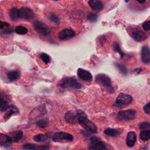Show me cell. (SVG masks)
Here are the masks:
<instances>
[{
    "label": "cell",
    "instance_id": "44dd1931",
    "mask_svg": "<svg viewBox=\"0 0 150 150\" xmlns=\"http://www.w3.org/2000/svg\"><path fill=\"white\" fill-rule=\"evenodd\" d=\"M7 77L10 81H13L20 77V71L18 70L9 71L7 73Z\"/></svg>",
    "mask_w": 150,
    "mask_h": 150
},
{
    "label": "cell",
    "instance_id": "5b68a950",
    "mask_svg": "<svg viewBox=\"0 0 150 150\" xmlns=\"http://www.w3.org/2000/svg\"><path fill=\"white\" fill-rule=\"evenodd\" d=\"M79 124H80L83 128L88 132H91L92 133L97 132V128L96 125L87 118V115L81 117L79 118Z\"/></svg>",
    "mask_w": 150,
    "mask_h": 150
},
{
    "label": "cell",
    "instance_id": "b9f144b4",
    "mask_svg": "<svg viewBox=\"0 0 150 150\" xmlns=\"http://www.w3.org/2000/svg\"><path fill=\"white\" fill-rule=\"evenodd\" d=\"M53 1H59V0H53Z\"/></svg>",
    "mask_w": 150,
    "mask_h": 150
},
{
    "label": "cell",
    "instance_id": "4fadbf2b",
    "mask_svg": "<svg viewBox=\"0 0 150 150\" xmlns=\"http://www.w3.org/2000/svg\"><path fill=\"white\" fill-rule=\"evenodd\" d=\"M33 26L34 28L38 31L40 33L46 35L50 33L49 29L43 23L39 22V21H36L33 23Z\"/></svg>",
    "mask_w": 150,
    "mask_h": 150
},
{
    "label": "cell",
    "instance_id": "52a82bcc",
    "mask_svg": "<svg viewBox=\"0 0 150 150\" xmlns=\"http://www.w3.org/2000/svg\"><path fill=\"white\" fill-rule=\"evenodd\" d=\"M73 139V137L72 135L64 132H56L52 137V140L54 142H70Z\"/></svg>",
    "mask_w": 150,
    "mask_h": 150
},
{
    "label": "cell",
    "instance_id": "ba28073f",
    "mask_svg": "<svg viewBox=\"0 0 150 150\" xmlns=\"http://www.w3.org/2000/svg\"><path fill=\"white\" fill-rule=\"evenodd\" d=\"M132 101V98L130 95L120 93L117 97L114 105L120 107L130 104Z\"/></svg>",
    "mask_w": 150,
    "mask_h": 150
},
{
    "label": "cell",
    "instance_id": "7a4b0ae2",
    "mask_svg": "<svg viewBox=\"0 0 150 150\" xmlns=\"http://www.w3.org/2000/svg\"><path fill=\"white\" fill-rule=\"evenodd\" d=\"M84 115H86V114L82 110H70L66 113L64 118L67 122L76 124L79 123V118Z\"/></svg>",
    "mask_w": 150,
    "mask_h": 150
},
{
    "label": "cell",
    "instance_id": "6da1fadb",
    "mask_svg": "<svg viewBox=\"0 0 150 150\" xmlns=\"http://www.w3.org/2000/svg\"><path fill=\"white\" fill-rule=\"evenodd\" d=\"M88 148L91 150H112L110 145L97 137H91L88 144Z\"/></svg>",
    "mask_w": 150,
    "mask_h": 150
},
{
    "label": "cell",
    "instance_id": "7c38bea8",
    "mask_svg": "<svg viewBox=\"0 0 150 150\" xmlns=\"http://www.w3.org/2000/svg\"><path fill=\"white\" fill-rule=\"evenodd\" d=\"M77 76L80 79L85 81H91L92 80L93 77L91 74L84 69L79 68L77 71Z\"/></svg>",
    "mask_w": 150,
    "mask_h": 150
},
{
    "label": "cell",
    "instance_id": "4316f807",
    "mask_svg": "<svg viewBox=\"0 0 150 150\" xmlns=\"http://www.w3.org/2000/svg\"><path fill=\"white\" fill-rule=\"evenodd\" d=\"M114 66L120 71V72L122 74H127V73H128L127 69H126L125 66L124 64H122L121 63H115Z\"/></svg>",
    "mask_w": 150,
    "mask_h": 150
},
{
    "label": "cell",
    "instance_id": "f1b7e54d",
    "mask_svg": "<svg viewBox=\"0 0 150 150\" xmlns=\"http://www.w3.org/2000/svg\"><path fill=\"white\" fill-rule=\"evenodd\" d=\"M9 107L8 103L3 98H0V111H5Z\"/></svg>",
    "mask_w": 150,
    "mask_h": 150
},
{
    "label": "cell",
    "instance_id": "5bb4252c",
    "mask_svg": "<svg viewBox=\"0 0 150 150\" xmlns=\"http://www.w3.org/2000/svg\"><path fill=\"white\" fill-rule=\"evenodd\" d=\"M141 60L145 64L150 63V49L146 46H144L141 49Z\"/></svg>",
    "mask_w": 150,
    "mask_h": 150
},
{
    "label": "cell",
    "instance_id": "83f0119b",
    "mask_svg": "<svg viewBox=\"0 0 150 150\" xmlns=\"http://www.w3.org/2000/svg\"><path fill=\"white\" fill-rule=\"evenodd\" d=\"M15 32L19 35H25L28 32V29L26 28L23 26L19 25V26H17L15 28Z\"/></svg>",
    "mask_w": 150,
    "mask_h": 150
},
{
    "label": "cell",
    "instance_id": "d4e9b609",
    "mask_svg": "<svg viewBox=\"0 0 150 150\" xmlns=\"http://www.w3.org/2000/svg\"><path fill=\"white\" fill-rule=\"evenodd\" d=\"M112 49H113V50L115 52H117L119 53V54L120 55V57L121 59H122L124 56H125V54L121 50L120 47V45L118 42H114L112 43Z\"/></svg>",
    "mask_w": 150,
    "mask_h": 150
},
{
    "label": "cell",
    "instance_id": "1f68e13d",
    "mask_svg": "<svg viewBox=\"0 0 150 150\" xmlns=\"http://www.w3.org/2000/svg\"><path fill=\"white\" fill-rule=\"evenodd\" d=\"M40 57L42 59V60L45 63H46V64H47V63H49L50 62V56L47 54H46L45 53H41L40 55Z\"/></svg>",
    "mask_w": 150,
    "mask_h": 150
},
{
    "label": "cell",
    "instance_id": "74e56055",
    "mask_svg": "<svg viewBox=\"0 0 150 150\" xmlns=\"http://www.w3.org/2000/svg\"><path fill=\"white\" fill-rule=\"evenodd\" d=\"M138 2H139V3H140V4H144V3H145V1H146V0H136Z\"/></svg>",
    "mask_w": 150,
    "mask_h": 150
},
{
    "label": "cell",
    "instance_id": "f546056e",
    "mask_svg": "<svg viewBox=\"0 0 150 150\" xmlns=\"http://www.w3.org/2000/svg\"><path fill=\"white\" fill-rule=\"evenodd\" d=\"M49 120L47 119H42L36 122V125L40 128H45L49 125Z\"/></svg>",
    "mask_w": 150,
    "mask_h": 150
},
{
    "label": "cell",
    "instance_id": "277c9868",
    "mask_svg": "<svg viewBox=\"0 0 150 150\" xmlns=\"http://www.w3.org/2000/svg\"><path fill=\"white\" fill-rule=\"evenodd\" d=\"M59 86L63 88H70L74 89H79L81 88V84L79 83L77 80L72 77H64L61 80Z\"/></svg>",
    "mask_w": 150,
    "mask_h": 150
},
{
    "label": "cell",
    "instance_id": "8992f818",
    "mask_svg": "<svg viewBox=\"0 0 150 150\" xmlns=\"http://www.w3.org/2000/svg\"><path fill=\"white\" fill-rule=\"evenodd\" d=\"M136 115V111L133 109L122 110L118 112L117 118L119 121L132 120H134Z\"/></svg>",
    "mask_w": 150,
    "mask_h": 150
},
{
    "label": "cell",
    "instance_id": "8d00e7d4",
    "mask_svg": "<svg viewBox=\"0 0 150 150\" xmlns=\"http://www.w3.org/2000/svg\"><path fill=\"white\" fill-rule=\"evenodd\" d=\"M9 26V23H8L6 22H4L2 21H0V29H2L5 26Z\"/></svg>",
    "mask_w": 150,
    "mask_h": 150
},
{
    "label": "cell",
    "instance_id": "d6a6232c",
    "mask_svg": "<svg viewBox=\"0 0 150 150\" xmlns=\"http://www.w3.org/2000/svg\"><path fill=\"white\" fill-rule=\"evenodd\" d=\"M142 28L145 30H150V21H146L142 23Z\"/></svg>",
    "mask_w": 150,
    "mask_h": 150
},
{
    "label": "cell",
    "instance_id": "3957f363",
    "mask_svg": "<svg viewBox=\"0 0 150 150\" xmlns=\"http://www.w3.org/2000/svg\"><path fill=\"white\" fill-rule=\"evenodd\" d=\"M96 81L105 87V90L110 93L114 92L113 87L111 84L110 78L106 74H98L96 76Z\"/></svg>",
    "mask_w": 150,
    "mask_h": 150
},
{
    "label": "cell",
    "instance_id": "484cf974",
    "mask_svg": "<svg viewBox=\"0 0 150 150\" xmlns=\"http://www.w3.org/2000/svg\"><path fill=\"white\" fill-rule=\"evenodd\" d=\"M139 138L143 141H146L150 139V130L142 131L140 133Z\"/></svg>",
    "mask_w": 150,
    "mask_h": 150
},
{
    "label": "cell",
    "instance_id": "9c48e42d",
    "mask_svg": "<svg viewBox=\"0 0 150 150\" xmlns=\"http://www.w3.org/2000/svg\"><path fill=\"white\" fill-rule=\"evenodd\" d=\"M130 36L136 41L141 42L146 38V34L141 30L137 28H134L129 30Z\"/></svg>",
    "mask_w": 150,
    "mask_h": 150
},
{
    "label": "cell",
    "instance_id": "60d3db41",
    "mask_svg": "<svg viewBox=\"0 0 150 150\" xmlns=\"http://www.w3.org/2000/svg\"><path fill=\"white\" fill-rule=\"evenodd\" d=\"M0 98H2L1 97V94H0Z\"/></svg>",
    "mask_w": 150,
    "mask_h": 150
},
{
    "label": "cell",
    "instance_id": "8fae6325",
    "mask_svg": "<svg viewBox=\"0 0 150 150\" xmlns=\"http://www.w3.org/2000/svg\"><path fill=\"white\" fill-rule=\"evenodd\" d=\"M75 32L71 29H64L59 33V38L60 40L69 39L75 36Z\"/></svg>",
    "mask_w": 150,
    "mask_h": 150
},
{
    "label": "cell",
    "instance_id": "cb8c5ba5",
    "mask_svg": "<svg viewBox=\"0 0 150 150\" xmlns=\"http://www.w3.org/2000/svg\"><path fill=\"white\" fill-rule=\"evenodd\" d=\"M104 134L111 137H114L116 135H118L120 134V131L118 129H115V128H106L104 131Z\"/></svg>",
    "mask_w": 150,
    "mask_h": 150
},
{
    "label": "cell",
    "instance_id": "f35d334b",
    "mask_svg": "<svg viewBox=\"0 0 150 150\" xmlns=\"http://www.w3.org/2000/svg\"><path fill=\"white\" fill-rule=\"evenodd\" d=\"M49 147H46V148H42V149H39V150H49Z\"/></svg>",
    "mask_w": 150,
    "mask_h": 150
},
{
    "label": "cell",
    "instance_id": "7402d4cb",
    "mask_svg": "<svg viewBox=\"0 0 150 150\" xmlns=\"http://www.w3.org/2000/svg\"><path fill=\"white\" fill-rule=\"evenodd\" d=\"M33 139L36 142H45L49 139V135L47 134H39L35 135Z\"/></svg>",
    "mask_w": 150,
    "mask_h": 150
},
{
    "label": "cell",
    "instance_id": "30bf717a",
    "mask_svg": "<svg viewBox=\"0 0 150 150\" xmlns=\"http://www.w3.org/2000/svg\"><path fill=\"white\" fill-rule=\"evenodd\" d=\"M18 16L19 18L24 20H29L33 18V11L27 7H22L18 9Z\"/></svg>",
    "mask_w": 150,
    "mask_h": 150
},
{
    "label": "cell",
    "instance_id": "2e32d148",
    "mask_svg": "<svg viewBox=\"0 0 150 150\" xmlns=\"http://www.w3.org/2000/svg\"><path fill=\"white\" fill-rule=\"evenodd\" d=\"M137 141V136L136 134L134 131H129L127 134V139H126V144L128 146L132 147L133 146L135 142Z\"/></svg>",
    "mask_w": 150,
    "mask_h": 150
},
{
    "label": "cell",
    "instance_id": "ab89813d",
    "mask_svg": "<svg viewBox=\"0 0 150 150\" xmlns=\"http://www.w3.org/2000/svg\"><path fill=\"white\" fill-rule=\"evenodd\" d=\"M125 1H126V2H127V1H128V0H125Z\"/></svg>",
    "mask_w": 150,
    "mask_h": 150
},
{
    "label": "cell",
    "instance_id": "836d02e7",
    "mask_svg": "<svg viewBox=\"0 0 150 150\" xmlns=\"http://www.w3.org/2000/svg\"><path fill=\"white\" fill-rule=\"evenodd\" d=\"M97 19V16L93 13H90L87 16V19L91 22H95Z\"/></svg>",
    "mask_w": 150,
    "mask_h": 150
},
{
    "label": "cell",
    "instance_id": "e0dca14e",
    "mask_svg": "<svg viewBox=\"0 0 150 150\" xmlns=\"http://www.w3.org/2000/svg\"><path fill=\"white\" fill-rule=\"evenodd\" d=\"M9 137H10L12 142H18L23 137V132L21 130L12 131L9 132L8 134Z\"/></svg>",
    "mask_w": 150,
    "mask_h": 150
},
{
    "label": "cell",
    "instance_id": "4dcf8cb0",
    "mask_svg": "<svg viewBox=\"0 0 150 150\" xmlns=\"http://www.w3.org/2000/svg\"><path fill=\"white\" fill-rule=\"evenodd\" d=\"M139 127L141 130H150V122H142L139 124Z\"/></svg>",
    "mask_w": 150,
    "mask_h": 150
},
{
    "label": "cell",
    "instance_id": "ac0fdd59",
    "mask_svg": "<svg viewBox=\"0 0 150 150\" xmlns=\"http://www.w3.org/2000/svg\"><path fill=\"white\" fill-rule=\"evenodd\" d=\"M18 112H19V110L16 106H15L13 105H9V108L6 110V113L4 115V118L5 120H7V119L9 118L12 115L16 114Z\"/></svg>",
    "mask_w": 150,
    "mask_h": 150
},
{
    "label": "cell",
    "instance_id": "9a60e30c",
    "mask_svg": "<svg viewBox=\"0 0 150 150\" xmlns=\"http://www.w3.org/2000/svg\"><path fill=\"white\" fill-rule=\"evenodd\" d=\"M88 4L90 8L96 11H100L104 8L103 3L99 0H89Z\"/></svg>",
    "mask_w": 150,
    "mask_h": 150
},
{
    "label": "cell",
    "instance_id": "d590c367",
    "mask_svg": "<svg viewBox=\"0 0 150 150\" xmlns=\"http://www.w3.org/2000/svg\"><path fill=\"white\" fill-rule=\"evenodd\" d=\"M144 110L146 114L150 115V103H149L144 105Z\"/></svg>",
    "mask_w": 150,
    "mask_h": 150
},
{
    "label": "cell",
    "instance_id": "e575fe53",
    "mask_svg": "<svg viewBox=\"0 0 150 150\" xmlns=\"http://www.w3.org/2000/svg\"><path fill=\"white\" fill-rule=\"evenodd\" d=\"M49 18H50V19H51V21H52L53 22H54L55 23L58 24V23H59V20L58 18H57L56 15H53V14H52V15L49 16Z\"/></svg>",
    "mask_w": 150,
    "mask_h": 150
},
{
    "label": "cell",
    "instance_id": "ffe728a7",
    "mask_svg": "<svg viewBox=\"0 0 150 150\" xmlns=\"http://www.w3.org/2000/svg\"><path fill=\"white\" fill-rule=\"evenodd\" d=\"M48 147L46 145H36L33 144H30V143H28V144H25L23 145V149L25 150H39L42 148H46Z\"/></svg>",
    "mask_w": 150,
    "mask_h": 150
},
{
    "label": "cell",
    "instance_id": "d6986e66",
    "mask_svg": "<svg viewBox=\"0 0 150 150\" xmlns=\"http://www.w3.org/2000/svg\"><path fill=\"white\" fill-rule=\"evenodd\" d=\"M12 141L8 135L0 133V145L8 146L12 143Z\"/></svg>",
    "mask_w": 150,
    "mask_h": 150
},
{
    "label": "cell",
    "instance_id": "603a6c76",
    "mask_svg": "<svg viewBox=\"0 0 150 150\" xmlns=\"http://www.w3.org/2000/svg\"><path fill=\"white\" fill-rule=\"evenodd\" d=\"M9 16H10L11 19L12 21H16L19 19V16H18V9L16 8H11L9 11Z\"/></svg>",
    "mask_w": 150,
    "mask_h": 150
}]
</instances>
